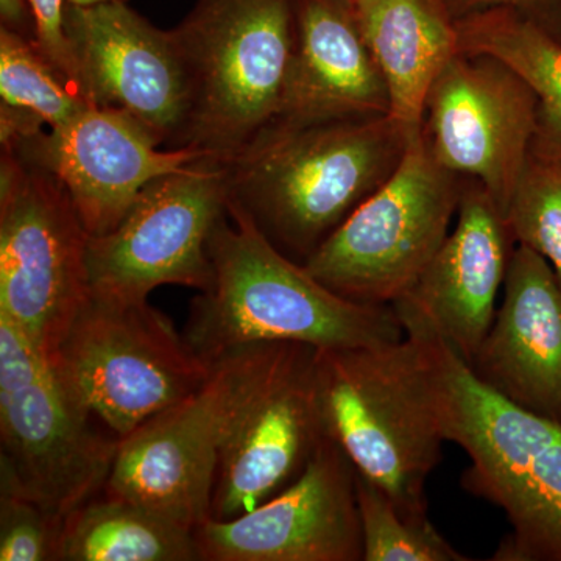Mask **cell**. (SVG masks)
I'll use <instances>...</instances> for the list:
<instances>
[{"instance_id":"obj_24","label":"cell","mask_w":561,"mask_h":561,"mask_svg":"<svg viewBox=\"0 0 561 561\" xmlns=\"http://www.w3.org/2000/svg\"><path fill=\"white\" fill-rule=\"evenodd\" d=\"M364 561H468L430 519L412 522L397 511L387 494L357 474Z\"/></svg>"},{"instance_id":"obj_20","label":"cell","mask_w":561,"mask_h":561,"mask_svg":"<svg viewBox=\"0 0 561 561\" xmlns=\"http://www.w3.org/2000/svg\"><path fill=\"white\" fill-rule=\"evenodd\" d=\"M362 32L386 77L390 114L412 138L423 133L432 83L459 54L449 0H354Z\"/></svg>"},{"instance_id":"obj_5","label":"cell","mask_w":561,"mask_h":561,"mask_svg":"<svg viewBox=\"0 0 561 561\" xmlns=\"http://www.w3.org/2000/svg\"><path fill=\"white\" fill-rule=\"evenodd\" d=\"M294 0H197L172 28L190 94L184 147L230 162L279 116Z\"/></svg>"},{"instance_id":"obj_7","label":"cell","mask_w":561,"mask_h":561,"mask_svg":"<svg viewBox=\"0 0 561 561\" xmlns=\"http://www.w3.org/2000/svg\"><path fill=\"white\" fill-rule=\"evenodd\" d=\"M0 146V317L50 359L91 300V236L60 181Z\"/></svg>"},{"instance_id":"obj_23","label":"cell","mask_w":561,"mask_h":561,"mask_svg":"<svg viewBox=\"0 0 561 561\" xmlns=\"http://www.w3.org/2000/svg\"><path fill=\"white\" fill-rule=\"evenodd\" d=\"M91 105L35 39L0 28V140L61 127Z\"/></svg>"},{"instance_id":"obj_13","label":"cell","mask_w":561,"mask_h":561,"mask_svg":"<svg viewBox=\"0 0 561 561\" xmlns=\"http://www.w3.org/2000/svg\"><path fill=\"white\" fill-rule=\"evenodd\" d=\"M65 28L88 101L139 122L164 149H183L190 94L172 31L128 3H66Z\"/></svg>"},{"instance_id":"obj_3","label":"cell","mask_w":561,"mask_h":561,"mask_svg":"<svg viewBox=\"0 0 561 561\" xmlns=\"http://www.w3.org/2000/svg\"><path fill=\"white\" fill-rule=\"evenodd\" d=\"M313 373L327 437L404 518L430 519L426 482L448 440L423 341L317 348Z\"/></svg>"},{"instance_id":"obj_26","label":"cell","mask_w":561,"mask_h":561,"mask_svg":"<svg viewBox=\"0 0 561 561\" xmlns=\"http://www.w3.org/2000/svg\"><path fill=\"white\" fill-rule=\"evenodd\" d=\"M65 522L0 482V560L60 561Z\"/></svg>"},{"instance_id":"obj_15","label":"cell","mask_w":561,"mask_h":561,"mask_svg":"<svg viewBox=\"0 0 561 561\" xmlns=\"http://www.w3.org/2000/svg\"><path fill=\"white\" fill-rule=\"evenodd\" d=\"M316 346L284 343L221 453L209 518L232 519L290 485L327 437Z\"/></svg>"},{"instance_id":"obj_16","label":"cell","mask_w":561,"mask_h":561,"mask_svg":"<svg viewBox=\"0 0 561 561\" xmlns=\"http://www.w3.org/2000/svg\"><path fill=\"white\" fill-rule=\"evenodd\" d=\"M7 142L60 181L91 238L114 230L150 181L209 158L191 147L164 149L139 122L95 105L61 127Z\"/></svg>"},{"instance_id":"obj_27","label":"cell","mask_w":561,"mask_h":561,"mask_svg":"<svg viewBox=\"0 0 561 561\" xmlns=\"http://www.w3.org/2000/svg\"><path fill=\"white\" fill-rule=\"evenodd\" d=\"M28 3L35 22L36 46L55 68L80 88L79 72L65 28L66 0H28Z\"/></svg>"},{"instance_id":"obj_21","label":"cell","mask_w":561,"mask_h":561,"mask_svg":"<svg viewBox=\"0 0 561 561\" xmlns=\"http://www.w3.org/2000/svg\"><path fill=\"white\" fill-rule=\"evenodd\" d=\"M459 51L500 58L537 94L530 154L561 164V43L508 9L476 11L457 21Z\"/></svg>"},{"instance_id":"obj_17","label":"cell","mask_w":561,"mask_h":561,"mask_svg":"<svg viewBox=\"0 0 561 561\" xmlns=\"http://www.w3.org/2000/svg\"><path fill=\"white\" fill-rule=\"evenodd\" d=\"M459 221L416 283L391 308L404 331H426L468 365L496 317V297L515 251L504 214L479 180L465 179Z\"/></svg>"},{"instance_id":"obj_30","label":"cell","mask_w":561,"mask_h":561,"mask_svg":"<svg viewBox=\"0 0 561 561\" xmlns=\"http://www.w3.org/2000/svg\"><path fill=\"white\" fill-rule=\"evenodd\" d=\"M130 0H66V3L76 7H98L106 3H128Z\"/></svg>"},{"instance_id":"obj_22","label":"cell","mask_w":561,"mask_h":561,"mask_svg":"<svg viewBox=\"0 0 561 561\" xmlns=\"http://www.w3.org/2000/svg\"><path fill=\"white\" fill-rule=\"evenodd\" d=\"M62 561H198L194 530L102 493L70 513L62 526Z\"/></svg>"},{"instance_id":"obj_2","label":"cell","mask_w":561,"mask_h":561,"mask_svg":"<svg viewBox=\"0 0 561 561\" xmlns=\"http://www.w3.org/2000/svg\"><path fill=\"white\" fill-rule=\"evenodd\" d=\"M208 253L210 280L192 301L183 334L210 365L264 343L342 348L405 337L391 306L339 297L230 206L210 234Z\"/></svg>"},{"instance_id":"obj_12","label":"cell","mask_w":561,"mask_h":561,"mask_svg":"<svg viewBox=\"0 0 561 561\" xmlns=\"http://www.w3.org/2000/svg\"><path fill=\"white\" fill-rule=\"evenodd\" d=\"M537 110V94L507 62L459 51L432 83L423 130L443 168L481 181L505 216L530 158Z\"/></svg>"},{"instance_id":"obj_18","label":"cell","mask_w":561,"mask_h":561,"mask_svg":"<svg viewBox=\"0 0 561 561\" xmlns=\"http://www.w3.org/2000/svg\"><path fill=\"white\" fill-rule=\"evenodd\" d=\"M470 368L505 400L561 423V286L537 251H513L504 300Z\"/></svg>"},{"instance_id":"obj_28","label":"cell","mask_w":561,"mask_h":561,"mask_svg":"<svg viewBox=\"0 0 561 561\" xmlns=\"http://www.w3.org/2000/svg\"><path fill=\"white\" fill-rule=\"evenodd\" d=\"M457 20L491 9H508L561 43V0H449Z\"/></svg>"},{"instance_id":"obj_8","label":"cell","mask_w":561,"mask_h":561,"mask_svg":"<svg viewBox=\"0 0 561 561\" xmlns=\"http://www.w3.org/2000/svg\"><path fill=\"white\" fill-rule=\"evenodd\" d=\"M94 421L50 360L0 317V482L65 522L102 493L119 449Z\"/></svg>"},{"instance_id":"obj_14","label":"cell","mask_w":561,"mask_h":561,"mask_svg":"<svg viewBox=\"0 0 561 561\" xmlns=\"http://www.w3.org/2000/svg\"><path fill=\"white\" fill-rule=\"evenodd\" d=\"M357 471L324 437L305 471L238 518L194 530L203 561H364Z\"/></svg>"},{"instance_id":"obj_11","label":"cell","mask_w":561,"mask_h":561,"mask_svg":"<svg viewBox=\"0 0 561 561\" xmlns=\"http://www.w3.org/2000/svg\"><path fill=\"white\" fill-rule=\"evenodd\" d=\"M227 210L225 164L214 158L150 181L114 230L90 239L91 298L147 301L168 284L205 290L210 234Z\"/></svg>"},{"instance_id":"obj_25","label":"cell","mask_w":561,"mask_h":561,"mask_svg":"<svg viewBox=\"0 0 561 561\" xmlns=\"http://www.w3.org/2000/svg\"><path fill=\"white\" fill-rule=\"evenodd\" d=\"M505 219L519 245L551 264L561 286V164L531 157Z\"/></svg>"},{"instance_id":"obj_29","label":"cell","mask_w":561,"mask_h":561,"mask_svg":"<svg viewBox=\"0 0 561 561\" xmlns=\"http://www.w3.org/2000/svg\"><path fill=\"white\" fill-rule=\"evenodd\" d=\"M2 27L35 39V22L28 0H0Z\"/></svg>"},{"instance_id":"obj_9","label":"cell","mask_w":561,"mask_h":561,"mask_svg":"<svg viewBox=\"0 0 561 561\" xmlns=\"http://www.w3.org/2000/svg\"><path fill=\"white\" fill-rule=\"evenodd\" d=\"M49 360L73 400L119 440L191 397L213 370L149 300L91 298Z\"/></svg>"},{"instance_id":"obj_4","label":"cell","mask_w":561,"mask_h":561,"mask_svg":"<svg viewBox=\"0 0 561 561\" xmlns=\"http://www.w3.org/2000/svg\"><path fill=\"white\" fill-rule=\"evenodd\" d=\"M405 334L419 335L430 354L446 440L470 457L461 486L511 523L491 560L561 561V423L489 389L432 332Z\"/></svg>"},{"instance_id":"obj_10","label":"cell","mask_w":561,"mask_h":561,"mask_svg":"<svg viewBox=\"0 0 561 561\" xmlns=\"http://www.w3.org/2000/svg\"><path fill=\"white\" fill-rule=\"evenodd\" d=\"M461 187L463 176L443 168L423 130L397 172L316 251L306 271L346 300L393 305L448 238Z\"/></svg>"},{"instance_id":"obj_19","label":"cell","mask_w":561,"mask_h":561,"mask_svg":"<svg viewBox=\"0 0 561 561\" xmlns=\"http://www.w3.org/2000/svg\"><path fill=\"white\" fill-rule=\"evenodd\" d=\"M294 47L276 119L390 114L389 87L354 0H294Z\"/></svg>"},{"instance_id":"obj_6","label":"cell","mask_w":561,"mask_h":561,"mask_svg":"<svg viewBox=\"0 0 561 561\" xmlns=\"http://www.w3.org/2000/svg\"><path fill=\"white\" fill-rule=\"evenodd\" d=\"M284 343L231 353L205 383L121 440L103 493L195 530L210 516L221 453Z\"/></svg>"},{"instance_id":"obj_1","label":"cell","mask_w":561,"mask_h":561,"mask_svg":"<svg viewBox=\"0 0 561 561\" xmlns=\"http://www.w3.org/2000/svg\"><path fill=\"white\" fill-rule=\"evenodd\" d=\"M415 139L391 114L275 119L225 164L228 206L305 265L397 172Z\"/></svg>"}]
</instances>
